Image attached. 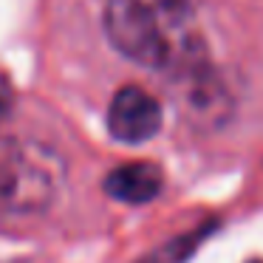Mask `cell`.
Wrapping results in <instances>:
<instances>
[{
	"label": "cell",
	"mask_w": 263,
	"mask_h": 263,
	"mask_svg": "<svg viewBox=\"0 0 263 263\" xmlns=\"http://www.w3.org/2000/svg\"><path fill=\"white\" fill-rule=\"evenodd\" d=\"M110 46L142 68L178 77L210 63L193 0H105Z\"/></svg>",
	"instance_id": "obj_1"
},
{
	"label": "cell",
	"mask_w": 263,
	"mask_h": 263,
	"mask_svg": "<svg viewBox=\"0 0 263 263\" xmlns=\"http://www.w3.org/2000/svg\"><path fill=\"white\" fill-rule=\"evenodd\" d=\"M63 184V161L54 150L23 139L0 142V215H40Z\"/></svg>",
	"instance_id": "obj_2"
},
{
	"label": "cell",
	"mask_w": 263,
	"mask_h": 263,
	"mask_svg": "<svg viewBox=\"0 0 263 263\" xmlns=\"http://www.w3.org/2000/svg\"><path fill=\"white\" fill-rule=\"evenodd\" d=\"M184 116L198 127H221L232 114V97L210 63L170 77Z\"/></svg>",
	"instance_id": "obj_3"
},
{
	"label": "cell",
	"mask_w": 263,
	"mask_h": 263,
	"mask_svg": "<svg viewBox=\"0 0 263 263\" xmlns=\"http://www.w3.org/2000/svg\"><path fill=\"white\" fill-rule=\"evenodd\" d=\"M161 105L153 93L139 85H125L114 93L108 105V130L122 144L150 142L161 130Z\"/></svg>",
	"instance_id": "obj_4"
},
{
	"label": "cell",
	"mask_w": 263,
	"mask_h": 263,
	"mask_svg": "<svg viewBox=\"0 0 263 263\" xmlns=\"http://www.w3.org/2000/svg\"><path fill=\"white\" fill-rule=\"evenodd\" d=\"M164 187V173L150 161H130L108 173L105 193L122 204H147Z\"/></svg>",
	"instance_id": "obj_5"
},
{
	"label": "cell",
	"mask_w": 263,
	"mask_h": 263,
	"mask_svg": "<svg viewBox=\"0 0 263 263\" xmlns=\"http://www.w3.org/2000/svg\"><path fill=\"white\" fill-rule=\"evenodd\" d=\"M210 232H212V223L204 229H198V232H187V235H181V238H173V240H167L164 246H159L153 255H147L142 263H184L195 249H198V243Z\"/></svg>",
	"instance_id": "obj_6"
},
{
	"label": "cell",
	"mask_w": 263,
	"mask_h": 263,
	"mask_svg": "<svg viewBox=\"0 0 263 263\" xmlns=\"http://www.w3.org/2000/svg\"><path fill=\"white\" fill-rule=\"evenodd\" d=\"M14 105V88H12V80H9L3 71H0V119L12 110Z\"/></svg>",
	"instance_id": "obj_7"
}]
</instances>
